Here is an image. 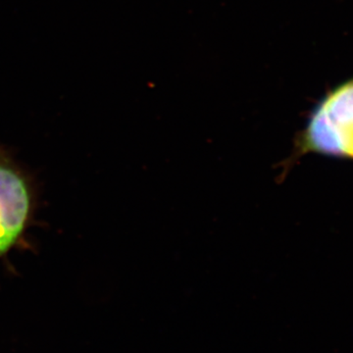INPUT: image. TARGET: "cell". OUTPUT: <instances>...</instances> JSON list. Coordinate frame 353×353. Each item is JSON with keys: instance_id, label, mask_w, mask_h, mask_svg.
<instances>
[{"instance_id": "cell-1", "label": "cell", "mask_w": 353, "mask_h": 353, "mask_svg": "<svg viewBox=\"0 0 353 353\" xmlns=\"http://www.w3.org/2000/svg\"><path fill=\"white\" fill-rule=\"evenodd\" d=\"M310 152L353 160V81L330 94L299 134L294 157Z\"/></svg>"}, {"instance_id": "cell-2", "label": "cell", "mask_w": 353, "mask_h": 353, "mask_svg": "<svg viewBox=\"0 0 353 353\" xmlns=\"http://www.w3.org/2000/svg\"><path fill=\"white\" fill-rule=\"evenodd\" d=\"M36 204L31 176L0 148V259L26 243Z\"/></svg>"}]
</instances>
